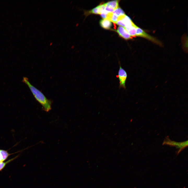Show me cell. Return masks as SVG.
Masks as SVG:
<instances>
[{
    "mask_svg": "<svg viewBox=\"0 0 188 188\" xmlns=\"http://www.w3.org/2000/svg\"><path fill=\"white\" fill-rule=\"evenodd\" d=\"M117 76L119 81V88L122 87L126 89V83L127 78V73L120 65Z\"/></svg>",
    "mask_w": 188,
    "mask_h": 188,
    "instance_id": "4",
    "label": "cell"
},
{
    "mask_svg": "<svg viewBox=\"0 0 188 188\" xmlns=\"http://www.w3.org/2000/svg\"><path fill=\"white\" fill-rule=\"evenodd\" d=\"M136 26L134 25L132 26L125 27V28L131 37H135L136 36Z\"/></svg>",
    "mask_w": 188,
    "mask_h": 188,
    "instance_id": "8",
    "label": "cell"
},
{
    "mask_svg": "<svg viewBox=\"0 0 188 188\" xmlns=\"http://www.w3.org/2000/svg\"><path fill=\"white\" fill-rule=\"evenodd\" d=\"M116 31L121 37L127 40L132 38L125 28L123 27L119 26Z\"/></svg>",
    "mask_w": 188,
    "mask_h": 188,
    "instance_id": "5",
    "label": "cell"
},
{
    "mask_svg": "<svg viewBox=\"0 0 188 188\" xmlns=\"http://www.w3.org/2000/svg\"><path fill=\"white\" fill-rule=\"evenodd\" d=\"M0 153L2 157L3 161L6 160L10 155L15 153L9 154L7 151L2 149H0Z\"/></svg>",
    "mask_w": 188,
    "mask_h": 188,
    "instance_id": "10",
    "label": "cell"
},
{
    "mask_svg": "<svg viewBox=\"0 0 188 188\" xmlns=\"http://www.w3.org/2000/svg\"><path fill=\"white\" fill-rule=\"evenodd\" d=\"M118 16L112 12H110L107 14V19L111 22L116 23L118 21Z\"/></svg>",
    "mask_w": 188,
    "mask_h": 188,
    "instance_id": "9",
    "label": "cell"
},
{
    "mask_svg": "<svg viewBox=\"0 0 188 188\" xmlns=\"http://www.w3.org/2000/svg\"><path fill=\"white\" fill-rule=\"evenodd\" d=\"M163 144L175 146L177 148L179 149L178 152V154L183 149L187 146L188 140L183 142H178L172 141L169 138H166L164 140Z\"/></svg>",
    "mask_w": 188,
    "mask_h": 188,
    "instance_id": "3",
    "label": "cell"
},
{
    "mask_svg": "<svg viewBox=\"0 0 188 188\" xmlns=\"http://www.w3.org/2000/svg\"><path fill=\"white\" fill-rule=\"evenodd\" d=\"M136 36H139L145 38L158 45L162 46V44L159 40L146 33L143 30L136 26Z\"/></svg>",
    "mask_w": 188,
    "mask_h": 188,
    "instance_id": "2",
    "label": "cell"
},
{
    "mask_svg": "<svg viewBox=\"0 0 188 188\" xmlns=\"http://www.w3.org/2000/svg\"><path fill=\"white\" fill-rule=\"evenodd\" d=\"M90 12L94 14H100L98 6L92 9L90 11Z\"/></svg>",
    "mask_w": 188,
    "mask_h": 188,
    "instance_id": "13",
    "label": "cell"
},
{
    "mask_svg": "<svg viewBox=\"0 0 188 188\" xmlns=\"http://www.w3.org/2000/svg\"><path fill=\"white\" fill-rule=\"evenodd\" d=\"M22 81L26 84L30 88L36 100L42 106L44 110L48 112L51 109V101L49 100L41 91L32 85L26 77H24Z\"/></svg>",
    "mask_w": 188,
    "mask_h": 188,
    "instance_id": "1",
    "label": "cell"
},
{
    "mask_svg": "<svg viewBox=\"0 0 188 188\" xmlns=\"http://www.w3.org/2000/svg\"><path fill=\"white\" fill-rule=\"evenodd\" d=\"M18 157V155H17L6 161L0 162V171H1L7 164L16 159Z\"/></svg>",
    "mask_w": 188,
    "mask_h": 188,
    "instance_id": "11",
    "label": "cell"
},
{
    "mask_svg": "<svg viewBox=\"0 0 188 188\" xmlns=\"http://www.w3.org/2000/svg\"><path fill=\"white\" fill-rule=\"evenodd\" d=\"M99 23L101 27L106 29H110L112 26L111 22L107 19L101 20Z\"/></svg>",
    "mask_w": 188,
    "mask_h": 188,
    "instance_id": "6",
    "label": "cell"
},
{
    "mask_svg": "<svg viewBox=\"0 0 188 188\" xmlns=\"http://www.w3.org/2000/svg\"><path fill=\"white\" fill-rule=\"evenodd\" d=\"M119 1L114 0L108 2L105 4V6H108L114 10L119 7Z\"/></svg>",
    "mask_w": 188,
    "mask_h": 188,
    "instance_id": "7",
    "label": "cell"
},
{
    "mask_svg": "<svg viewBox=\"0 0 188 188\" xmlns=\"http://www.w3.org/2000/svg\"><path fill=\"white\" fill-rule=\"evenodd\" d=\"M101 16L103 19H107V14L104 13H102L100 14Z\"/></svg>",
    "mask_w": 188,
    "mask_h": 188,
    "instance_id": "14",
    "label": "cell"
},
{
    "mask_svg": "<svg viewBox=\"0 0 188 188\" xmlns=\"http://www.w3.org/2000/svg\"><path fill=\"white\" fill-rule=\"evenodd\" d=\"M112 12L118 16L125 14L123 10L119 7L114 10Z\"/></svg>",
    "mask_w": 188,
    "mask_h": 188,
    "instance_id": "12",
    "label": "cell"
},
{
    "mask_svg": "<svg viewBox=\"0 0 188 188\" xmlns=\"http://www.w3.org/2000/svg\"><path fill=\"white\" fill-rule=\"evenodd\" d=\"M2 160L1 155L0 153V162H2Z\"/></svg>",
    "mask_w": 188,
    "mask_h": 188,
    "instance_id": "15",
    "label": "cell"
}]
</instances>
